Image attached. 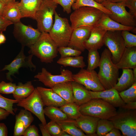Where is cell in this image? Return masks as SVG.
<instances>
[{"label": "cell", "mask_w": 136, "mask_h": 136, "mask_svg": "<svg viewBox=\"0 0 136 136\" xmlns=\"http://www.w3.org/2000/svg\"><path fill=\"white\" fill-rule=\"evenodd\" d=\"M98 76L105 90L113 88L118 81L119 69L113 62L112 55L108 49L105 48L100 57Z\"/></svg>", "instance_id": "obj_1"}, {"label": "cell", "mask_w": 136, "mask_h": 136, "mask_svg": "<svg viewBox=\"0 0 136 136\" xmlns=\"http://www.w3.org/2000/svg\"><path fill=\"white\" fill-rule=\"evenodd\" d=\"M29 47V53L42 62L51 63L57 56L58 47L48 33H41L36 42Z\"/></svg>", "instance_id": "obj_2"}, {"label": "cell", "mask_w": 136, "mask_h": 136, "mask_svg": "<svg viewBox=\"0 0 136 136\" xmlns=\"http://www.w3.org/2000/svg\"><path fill=\"white\" fill-rule=\"evenodd\" d=\"M104 13L94 8L80 7L74 10L70 15L71 27L74 29L82 26H88L92 28L96 27Z\"/></svg>", "instance_id": "obj_3"}, {"label": "cell", "mask_w": 136, "mask_h": 136, "mask_svg": "<svg viewBox=\"0 0 136 136\" xmlns=\"http://www.w3.org/2000/svg\"><path fill=\"white\" fill-rule=\"evenodd\" d=\"M79 110L82 115L107 119L114 116L117 112L116 108L103 100L98 98H92L80 105Z\"/></svg>", "instance_id": "obj_4"}, {"label": "cell", "mask_w": 136, "mask_h": 136, "mask_svg": "<svg viewBox=\"0 0 136 136\" xmlns=\"http://www.w3.org/2000/svg\"><path fill=\"white\" fill-rule=\"evenodd\" d=\"M116 114L108 120L114 127L120 130L125 136H136V110L119 108Z\"/></svg>", "instance_id": "obj_5"}, {"label": "cell", "mask_w": 136, "mask_h": 136, "mask_svg": "<svg viewBox=\"0 0 136 136\" xmlns=\"http://www.w3.org/2000/svg\"><path fill=\"white\" fill-rule=\"evenodd\" d=\"M54 21L48 33L58 47L67 46L73 29L68 19L60 16L55 11Z\"/></svg>", "instance_id": "obj_6"}, {"label": "cell", "mask_w": 136, "mask_h": 136, "mask_svg": "<svg viewBox=\"0 0 136 136\" xmlns=\"http://www.w3.org/2000/svg\"><path fill=\"white\" fill-rule=\"evenodd\" d=\"M58 4L52 0H43L35 15L38 29L41 32L49 33L53 23Z\"/></svg>", "instance_id": "obj_7"}, {"label": "cell", "mask_w": 136, "mask_h": 136, "mask_svg": "<svg viewBox=\"0 0 136 136\" xmlns=\"http://www.w3.org/2000/svg\"><path fill=\"white\" fill-rule=\"evenodd\" d=\"M121 31H107L104 38V44L111 52L112 61L115 64L119 62L126 48Z\"/></svg>", "instance_id": "obj_8"}, {"label": "cell", "mask_w": 136, "mask_h": 136, "mask_svg": "<svg viewBox=\"0 0 136 136\" xmlns=\"http://www.w3.org/2000/svg\"><path fill=\"white\" fill-rule=\"evenodd\" d=\"M101 4L111 12L112 14L108 15L111 19L124 25L135 27V18L126 11L122 3H112L105 0Z\"/></svg>", "instance_id": "obj_9"}, {"label": "cell", "mask_w": 136, "mask_h": 136, "mask_svg": "<svg viewBox=\"0 0 136 136\" xmlns=\"http://www.w3.org/2000/svg\"><path fill=\"white\" fill-rule=\"evenodd\" d=\"M17 105L23 108L33 114L43 124L45 125L47 123L44 113V106L37 88L27 97L18 101Z\"/></svg>", "instance_id": "obj_10"}, {"label": "cell", "mask_w": 136, "mask_h": 136, "mask_svg": "<svg viewBox=\"0 0 136 136\" xmlns=\"http://www.w3.org/2000/svg\"><path fill=\"white\" fill-rule=\"evenodd\" d=\"M14 24V36L22 46L29 47L32 45L41 33L38 29H35L30 26L25 25L20 21Z\"/></svg>", "instance_id": "obj_11"}, {"label": "cell", "mask_w": 136, "mask_h": 136, "mask_svg": "<svg viewBox=\"0 0 136 136\" xmlns=\"http://www.w3.org/2000/svg\"><path fill=\"white\" fill-rule=\"evenodd\" d=\"M24 47L22 46L21 49L14 60L8 64L5 65L0 71L8 70L6 74L7 79L11 82L12 81L11 76H14L16 74H19V70L21 67H26L31 71L35 70L36 66L32 61L33 56L30 54L28 56H26L24 53Z\"/></svg>", "instance_id": "obj_12"}, {"label": "cell", "mask_w": 136, "mask_h": 136, "mask_svg": "<svg viewBox=\"0 0 136 136\" xmlns=\"http://www.w3.org/2000/svg\"><path fill=\"white\" fill-rule=\"evenodd\" d=\"M73 78L74 81L83 85L90 90L97 92L105 90L94 70L81 69L78 73L73 74Z\"/></svg>", "instance_id": "obj_13"}, {"label": "cell", "mask_w": 136, "mask_h": 136, "mask_svg": "<svg viewBox=\"0 0 136 136\" xmlns=\"http://www.w3.org/2000/svg\"><path fill=\"white\" fill-rule=\"evenodd\" d=\"M73 74L70 70L63 69L60 74L53 75L44 67L41 71L35 76V78L42 82L45 86L50 88L58 84L67 81H74Z\"/></svg>", "instance_id": "obj_14"}, {"label": "cell", "mask_w": 136, "mask_h": 136, "mask_svg": "<svg viewBox=\"0 0 136 136\" xmlns=\"http://www.w3.org/2000/svg\"><path fill=\"white\" fill-rule=\"evenodd\" d=\"M92 28L84 26L73 29L67 46L84 52L85 49L84 43L89 37Z\"/></svg>", "instance_id": "obj_15"}, {"label": "cell", "mask_w": 136, "mask_h": 136, "mask_svg": "<svg viewBox=\"0 0 136 136\" xmlns=\"http://www.w3.org/2000/svg\"><path fill=\"white\" fill-rule=\"evenodd\" d=\"M90 92L92 98L101 99L115 108H121L125 104L114 88L97 92L90 90Z\"/></svg>", "instance_id": "obj_16"}, {"label": "cell", "mask_w": 136, "mask_h": 136, "mask_svg": "<svg viewBox=\"0 0 136 136\" xmlns=\"http://www.w3.org/2000/svg\"><path fill=\"white\" fill-rule=\"evenodd\" d=\"M44 106L59 107L67 102L62 98L51 88L41 86L36 88Z\"/></svg>", "instance_id": "obj_17"}, {"label": "cell", "mask_w": 136, "mask_h": 136, "mask_svg": "<svg viewBox=\"0 0 136 136\" xmlns=\"http://www.w3.org/2000/svg\"><path fill=\"white\" fill-rule=\"evenodd\" d=\"M31 113L24 109L21 110L15 117L13 135L20 136L34 120Z\"/></svg>", "instance_id": "obj_18"}, {"label": "cell", "mask_w": 136, "mask_h": 136, "mask_svg": "<svg viewBox=\"0 0 136 136\" xmlns=\"http://www.w3.org/2000/svg\"><path fill=\"white\" fill-rule=\"evenodd\" d=\"M107 31L96 26L92 28L90 36L84 43L85 49L98 50L104 45V38Z\"/></svg>", "instance_id": "obj_19"}, {"label": "cell", "mask_w": 136, "mask_h": 136, "mask_svg": "<svg viewBox=\"0 0 136 136\" xmlns=\"http://www.w3.org/2000/svg\"><path fill=\"white\" fill-rule=\"evenodd\" d=\"M98 118L82 114L76 120L80 128L87 136H97L96 129L98 120Z\"/></svg>", "instance_id": "obj_20"}, {"label": "cell", "mask_w": 136, "mask_h": 136, "mask_svg": "<svg viewBox=\"0 0 136 136\" xmlns=\"http://www.w3.org/2000/svg\"><path fill=\"white\" fill-rule=\"evenodd\" d=\"M74 102L79 106L92 99L90 90L83 85L74 81L72 82Z\"/></svg>", "instance_id": "obj_21"}, {"label": "cell", "mask_w": 136, "mask_h": 136, "mask_svg": "<svg viewBox=\"0 0 136 136\" xmlns=\"http://www.w3.org/2000/svg\"><path fill=\"white\" fill-rule=\"evenodd\" d=\"M116 65L119 69H132L136 67V47L126 48Z\"/></svg>", "instance_id": "obj_22"}, {"label": "cell", "mask_w": 136, "mask_h": 136, "mask_svg": "<svg viewBox=\"0 0 136 136\" xmlns=\"http://www.w3.org/2000/svg\"><path fill=\"white\" fill-rule=\"evenodd\" d=\"M43 0H21L19 2L22 18L30 17L35 19L36 13Z\"/></svg>", "instance_id": "obj_23"}, {"label": "cell", "mask_w": 136, "mask_h": 136, "mask_svg": "<svg viewBox=\"0 0 136 136\" xmlns=\"http://www.w3.org/2000/svg\"><path fill=\"white\" fill-rule=\"evenodd\" d=\"M107 31L127 30H133L135 27L126 26L122 25L111 19L109 16L104 13L97 26Z\"/></svg>", "instance_id": "obj_24"}, {"label": "cell", "mask_w": 136, "mask_h": 136, "mask_svg": "<svg viewBox=\"0 0 136 136\" xmlns=\"http://www.w3.org/2000/svg\"><path fill=\"white\" fill-rule=\"evenodd\" d=\"M122 70L121 76L120 78H118V81L113 88L119 92L128 88L136 82L131 69H124Z\"/></svg>", "instance_id": "obj_25"}, {"label": "cell", "mask_w": 136, "mask_h": 136, "mask_svg": "<svg viewBox=\"0 0 136 136\" xmlns=\"http://www.w3.org/2000/svg\"><path fill=\"white\" fill-rule=\"evenodd\" d=\"M19 3L15 0L11 2L6 5L3 11L2 16L13 24L22 18Z\"/></svg>", "instance_id": "obj_26"}, {"label": "cell", "mask_w": 136, "mask_h": 136, "mask_svg": "<svg viewBox=\"0 0 136 136\" xmlns=\"http://www.w3.org/2000/svg\"><path fill=\"white\" fill-rule=\"evenodd\" d=\"M72 82H65L56 85L52 88L67 103H74Z\"/></svg>", "instance_id": "obj_27"}, {"label": "cell", "mask_w": 136, "mask_h": 136, "mask_svg": "<svg viewBox=\"0 0 136 136\" xmlns=\"http://www.w3.org/2000/svg\"><path fill=\"white\" fill-rule=\"evenodd\" d=\"M56 122L62 130L71 136H87L78 126L75 120L68 118Z\"/></svg>", "instance_id": "obj_28"}, {"label": "cell", "mask_w": 136, "mask_h": 136, "mask_svg": "<svg viewBox=\"0 0 136 136\" xmlns=\"http://www.w3.org/2000/svg\"><path fill=\"white\" fill-rule=\"evenodd\" d=\"M35 88L31 81L25 84L19 82L12 94L15 99L18 101L24 99L30 95L33 91Z\"/></svg>", "instance_id": "obj_29"}, {"label": "cell", "mask_w": 136, "mask_h": 136, "mask_svg": "<svg viewBox=\"0 0 136 136\" xmlns=\"http://www.w3.org/2000/svg\"><path fill=\"white\" fill-rule=\"evenodd\" d=\"M84 58L83 56H80L76 57H60L57 60V62L65 67L71 66L83 69L86 66Z\"/></svg>", "instance_id": "obj_30"}, {"label": "cell", "mask_w": 136, "mask_h": 136, "mask_svg": "<svg viewBox=\"0 0 136 136\" xmlns=\"http://www.w3.org/2000/svg\"><path fill=\"white\" fill-rule=\"evenodd\" d=\"M82 7H88L97 9L108 15L112 13L110 11L101 4L98 3L94 0H76L72 8L74 10Z\"/></svg>", "instance_id": "obj_31"}, {"label": "cell", "mask_w": 136, "mask_h": 136, "mask_svg": "<svg viewBox=\"0 0 136 136\" xmlns=\"http://www.w3.org/2000/svg\"><path fill=\"white\" fill-rule=\"evenodd\" d=\"M44 113L51 120L56 122L68 118L66 115L58 107H46L44 108Z\"/></svg>", "instance_id": "obj_32"}, {"label": "cell", "mask_w": 136, "mask_h": 136, "mask_svg": "<svg viewBox=\"0 0 136 136\" xmlns=\"http://www.w3.org/2000/svg\"><path fill=\"white\" fill-rule=\"evenodd\" d=\"M59 108L69 119L76 120L82 115L79 106L74 102L67 103Z\"/></svg>", "instance_id": "obj_33"}, {"label": "cell", "mask_w": 136, "mask_h": 136, "mask_svg": "<svg viewBox=\"0 0 136 136\" xmlns=\"http://www.w3.org/2000/svg\"><path fill=\"white\" fill-rule=\"evenodd\" d=\"M114 127L113 124L110 120L106 119H100L98 120L96 129L97 136H105Z\"/></svg>", "instance_id": "obj_34"}, {"label": "cell", "mask_w": 136, "mask_h": 136, "mask_svg": "<svg viewBox=\"0 0 136 136\" xmlns=\"http://www.w3.org/2000/svg\"><path fill=\"white\" fill-rule=\"evenodd\" d=\"M88 50V66L86 69L94 70L99 66L100 57L97 50L90 49Z\"/></svg>", "instance_id": "obj_35"}, {"label": "cell", "mask_w": 136, "mask_h": 136, "mask_svg": "<svg viewBox=\"0 0 136 136\" xmlns=\"http://www.w3.org/2000/svg\"><path fill=\"white\" fill-rule=\"evenodd\" d=\"M119 94L125 104L136 101V82L128 88L119 92Z\"/></svg>", "instance_id": "obj_36"}, {"label": "cell", "mask_w": 136, "mask_h": 136, "mask_svg": "<svg viewBox=\"0 0 136 136\" xmlns=\"http://www.w3.org/2000/svg\"><path fill=\"white\" fill-rule=\"evenodd\" d=\"M18 101L15 99L7 98L0 94V107L5 109L12 115H15L13 105L17 103Z\"/></svg>", "instance_id": "obj_37"}, {"label": "cell", "mask_w": 136, "mask_h": 136, "mask_svg": "<svg viewBox=\"0 0 136 136\" xmlns=\"http://www.w3.org/2000/svg\"><path fill=\"white\" fill-rule=\"evenodd\" d=\"M58 51L61 57L67 56H80L82 53L81 51L68 46L58 47Z\"/></svg>", "instance_id": "obj_38"}, {"label": "cell", "mask_w": 136, "mask_h": 136, "mask_svg": "<svg viewBox=\"0 0 136 136\" xmlns=\"http://www.w3.org/2000/svg\"><path fill=\"white\" fill-rule=\"evenodd\" d=\"M129 31H122L121 34L126 48L136 47V35L131 33Z\"/></svg>", "instance_id": "obj_39"}, {"label": "cell", "mask_w": 136, "mask_h": 136, "mask_svg": "<svg viewBox=\"0 0 136 136\" xmlns=\"http://www.w3.org/2000/svg\"><path fill=\"white\" fill-rule=\"evenodd\" d=\"M45 126L51 136H60L62 130L56 122L51 120Z\"/></svg>", "instance_id": "obj_40"}, {"label": "cell", "mask_w": 136, "mask_h": 136, "mask_svg": "<svg viewBox=\"0 0 136 136\" xmlns=\"http://www.w3.org/2000/svg\"><path fill=\"white\" fill-rule=\"evenodd\" d=\"M16 86V84L11 82L7 83L2 81L0 82V93L4 94H13Z\"/></svg>", "instance_id": "obj_41"}, {"label": "cell", "mask_w": 136, "mask_h": 136, "mask_svg": "<svg viewBox=\"0 0 136 136\" xmlns=\"http://www.w3.org/2000/svg\"><path fill=\"white\" fill-rule=\"evenodd\" d=\"M53 2L59 4L62 7L63 11L67 14L71 12L72 5L76 0H52Z\"/></svg>", "instance_id": "obj_42"}, {"label": "cell", "mask_w": 136, "mask_h": 136, "mask_svg": "<svg viewBox=\"0 0 136 136\" xmlns=\"http://www.w3.org/2000/svg\"><path fill=\"white\" fill-rule=\"evenodd\" d=\"M22 136H39L38 128L34 125H30L24 131Z\"/></svg>", "instance_id": "obj_43"}, {"label": "cell", "mask_w": 136, "mask_h": 136, "mask_svg": "<svg viewBox=\"0 0 136 136\" xmlns=\"http://www.w3.org/2000/svg\"><path fill=\"white\" fill-rule=\"evenodd\" d=\"M125 7H127L129 9V13L136 17V0H126L122 2Z\"/></svg>", "instance_id": "obj_44"}, {"label": "cell", "mask_w": 136, "mask_h": 136, "mask_svg": "<svg viewBox=\"0 0 136 136\" xmlns=\"http://www.w3.org/2000/svg\"><path fill=\"white\" fill-rule=\"evenodd\" d=\"M13 23L2 16H0V31H6L7 27Z\"/></svg>", "instance_id": "obj_45"}, {"label": "cell", "mask_w": 136, "mask_h": 136, "mask_svg": "<svg viewBox=\"0 0 136 136\" xmlns=\"http://www.w3.org/2000/svg\"><path fill=\"white\" fill-rule=\"evenodd\" d=\"M8 134L7 128L4 123H0V136H7Z\"/></svg>", "instance_id": "obj_46"}, {"label": "cell", "mask_w": 136, "mask_h": 136, "mask_svg": "<svg viewBox=\"0 0 136 136\" xmlns=\"http://www.w3.org/2000/svg\"><path fill=\"white\" fill-rule=\"evenodd\" d=\"M121 133L118 128L114 127L105 136H120Z\"/></svg>", "instance_id": "obj_47"}, {"label": "cell", "mask_w": 136, "mask_h": 136, "mask_svg": "<svg viewBox=\"0 0 136 136\" xmlns=\"http://www.w3.org/2000/svg\"><path fill=\"white\" fill-rule=\"evenodd\" d=\"M10 114V113L5 109L0 107V120L6 119Z\"/></svg>", "instance_id": "obj_48"}, {"label": "cell", "mask_w": 136, "mask_h": 136, "mask_svg": "<svg viewBox=\"0 0 136 136\" xmlns=\"http://www.w3.org/2000/svg\"><path fill=\"white\" fill-rule=\"evenodd\" d=\"M39 126L42 136H51L46 128L45 125L41 123L40 124Z\"/></svg>", "instance_id": "obj_49"}, {"label": "cell", "mask_w": 136, "mask_h": 136, "mask_svg": "<svg viewBox=\"0 0 136 136\" xmlns=\"http://www.w3.org/2000/svg\"><path fill=\"white\" fill-rule=\"evenodd\" d=\"M121 108L127 110L136 109V101L128 103L125 104Z\"/></svg>", "instance_id": "obj_50"}, {"label": "cell", "mask_w": 136, "mask_h": 136, "mask_svg": "<svg viewBox=\"0 0 136 136\" xmlns=\"http://www.w3.org/2000/svg\"><path fill=\"white\" fill-rule=\"evenodd\" d=\"M6 40L5 36L3 33V32L0 33V46L3 44L5 43Z\"/></svg>", "instance_id": "obj_51"}, {"label": "cell", "mask_w": 136, "mask_h": 136, "mask_svg": "<svg viewBox=\"0 0 136 136\" xmlns=\"http://www.w3.org/2000/svg\"><path fill=\"white\" fill-rule=\"evenodd\" d=\"M6 5L0 2V16H2L3 11Z\"/></svg>", "instance_id": "obj_52"}, {"label": "cell", "mask_w": 136, "mask_h": 136, "mask_svg": "<svg viewBox=\"0 0 136 136\" xmlns=\"http://www.w3.org/2000/svg\"><path fill=\"white\" fill-rule=\"evenodd\" d=\"M107 1H108L109 2L112 3H120L123 2L126 0H106Z\"/></svg>", "instance_id": "obj_53"}, {"label": "cell", "mask_w": 136, "mask_h": 136, "mask_svg": "<svg viewBox=\"0 0 136 136\" xmlns=\"http://www.w3.org/2000/svg\"><path fill=\"white\" fill-rule=\"evenodd\" d=\"M15 0H0V2L7 4L10 2Z\"/></svg>", "instance_id": "obj_54"}, {"label": "cell", "mask_w": 136, "mask_h": 136, "mask_svg": "<svg viewBox=\"0 0 136 136\" xmlns=\"http://www.w3.org/2000/svg\"><path fill=\"white\" fill-rule=\"evenodd\" d=\"M132 73L135 80L136 81V66L132 69Z\"/></svg>", "instance_id": "obj_55"}, {"label": "cell", "mask_w": 136, "mask_h": 136, "mask_svg": "<svg viewBox=\"0 0 136 136\" xmlns=\"http://www.w3.org/2000/svg\"><path fill=\"white\" fill-rule=\"evenodd\" d=\"M60 136H71L69 134L67 133L66 132L63 131L62 130Z\"/></svg>", "instance_id": "obj_56"}, {"label": "cell", "mask_w": 136, "mask_h": 136, "mask_svg": "<svg viewBox=\"0 0 136 136\" xmlns=\"http://www.w3.org/2000/svg\"><path fill=\"white\" fill-rule=\"evenodd\" d=\"M97 3H99L101 4L103 2L106 0H94Z\"/></svg>", "instance_id": "obj_57"}, {"label": "cell", "mask_w": 136, "mask_h": 136, "mask_svg": "<svg viewBox=\"0 0 136 136\" xmlns=\"http://www.w3.org/2000/svg\"><path fill=\"white\" fill-rule=\"evenodd\" d=\"M1 32H3V31H0V33Z\"/></svg>", "instance_id": "obj_58"}]
</instances>
